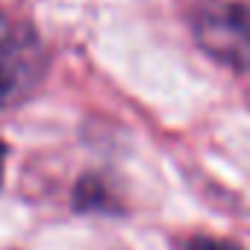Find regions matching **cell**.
<instances>
[{"mask_svg":"<svg viewBox=\"0 0 250 250\" xmlns=\"http://www.w3.org/2000/svg\"><path fill=\"white\" fill-rule=\"evenodd\" d=\"M74 200H77V209H85V212H91V209H109V206H112V194H109L106 186L97 183L94 177L80 180Z\"/></svg>","mask_w":250,"mask_h":250,"instance_id":"3","label":"cell"},{"mask_svg":"<svg viewBox=\"0 0 250 250\" xmlns=\"http://www.w3.org/2000/svg\"><path fill=\"white\" fill-rule=\"evenodd\" d=\"M197 44L218 62L250 71V6L203 3L191 18Z\"/></svg>","mask_w":250,"mask_h":250,"instance_id":"1","label":"cell"},{"mask_svg":"<svg viewBox=\"0 0 250 250\" xmlns=\"http://www.w3.org/2000/svg\"><path fill=\"white\" fill-rule=\"evenodd\" d=\"M186 250H241L232 241H221V238H209V235H197L186 244Z\"/></svg>","mask_w":250,"mask_h":250,"instance_id":"4","label":"cell"},{"mask_svg":"<svg viewBox=\"0 0 250 250\" xmlns=\"http://www.w3.org/2000/svg\"><path fill=\"white\" fill-rule=\"evenodd\" d=\"M6 153H9V150H6V145L0 142V180H3V162H6Z\"/></svg>","mask_w":250,"mask_h":250,"instance_id":"5","label":"cell"},{"mask_svg":"<svg viewBox=\"0 0 250 250\" xmlns=\"http://www.w3.org/2000/svg\"><path fill=\"white\" fill-rule=\"evenodd\" d=\"M44 71V53L39 39L0 18V109L15 106L33 94Z\"/></svg>","mask_w":250,"mask_h":250,"instance_id":"2","label":"cell"}]
</instances>
